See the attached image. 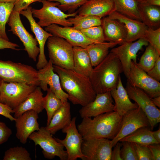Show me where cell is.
Returning <instances> with one entry per match:
<instances>
[{
	"label": "cell",
	"mask_w": 160,
	"mask_h": 160,
	"mask_svg": "<svg viewBox=\"0 0 160 160\" xmlns=\"http://www.w3.org/2000/svg\"><path fill=\"white\" fill-rule=\"evenodd\" d=\"M54 71L59 76L61 87L74 105L84 106L93 101L96 94L89 77L73 70L53 65Z\"/></svg>",
	"instance_id": "1"
},
{
	"label": "cell",
	"mask_w": 160,
	"mask_h": 160,
	"mask_svg": "<svg viewBox=\"0 0 160 160\" xmlns=\"http://www.w3.org/2000/svg\"><path fill=\"white\" fill-rule=\"evenodd\" d=\"M122 116L115 111L82 118L77 127L84 140L93 138L113 140L120 129Z\"/></svg>",
	"instance_id": "2"
},
{
	"label": "cell",
	"mask_w": 160,
	"mask_h": 160,
	"mask_svg": "<svg viewBox=\"0 0 160 160\" xmlns=\"http://www.w3.org/2000/svg\"><path fill=\"white\" fill-rule=\"evenodd\" d=\"M123 72L122 66L118 57L110 52L93 68L89 77L96 94L110 91L116 88L119 77Z\"/></svg>",
	"instance_id": "3"
},
{
	"label": "cell",
	"mask_w": 160,
	"mask_h": 160,
	"mask_svg": "<svg viewBox=\"0 0 160 160\" xmlns=\"http://www.w3.org/2000/svg\"><path fill=\"white\" fill-rule=\"evenodd\" d=\"M0 79L7 82L39 86L38 71L31 66L11 61L0 60Z\"/></svg>",
	"instance_id": "4"
},
{
	"label": "cell",
	"mask_w": 160,
	"mask_h": 160,
	"mask_svg": "<svg viewBox=\"0 0 160 160\" xmlns=\"http://www.w3.org/2000/svg\"><path fill=\"white\" fill-rule=\"evenodd\" d=\"M42 7L39 9H31L33 17L39 19L37 24L41 27H46L52 24L63 27H71L72 24L68 20L69 17L77 15V11L71 14H66L58 7L60 3L45 0L42 2Z\"/></svg>",
	"instance_id": "5"
},
{
	"label": "cell",
	"mask_w": 160,
	"mask_h": 160,
	"mask_svg": "<svg viewBox=\"0 0 160 160\" xmlns=\"http://www.w3.org/2000/svg\"><path fill=\"white\" fill-rule=\"evenodd\" d=\"M47 40L49 57L53 65L73 70V47L65 39L57 36L52 35Z\"/></svg>",
	"instance_id": "6"
},
{
	"label": "cell",
	"mask_w": 160,
	"mask_h": 160,
	"mask_svg": "<svg viewBox=\"0 0 160 160\" xmlns=\"http://www.w3.org/2000/svg\"><path fill=\"white\" fill-rule=\"evenodd\" d=\"M37 86L25 83L7 82L1 80L0 102L13 109L24 101Z\"/></svg>",
	"instance_id": "7"
},
{
	"label": "cell",
	"mask_w": 160,
	"mask_h": 160,
	"mask_svg": "<svg viewBox=\"0 0 160 160\" xmlns=\"http://www.w3.org/2000/svg\"><path fill=\"white\" fill-rule=\"evenodd\" d=\"M51 134L42 127L36 132H33L28 138L32 140L35 145H39L43 149L44 157L52 159L55 156L59 157L61 160H67L68 155L64 146L52 137Z\"/></svg>",
	"instance_id": "8"
},
{
	"label": "cell",
	"mask_w": 160,
	"mask_h": 160,
	"mask_svg": "<svg viewBox=\"0 0 160 160\" xmlns=\"http://www.w3.org/2000/svg\"><path fill=\"white\" fill-rule=\"evenodd\" d=\"M10 27L9 31L17 36L22 42L29 57L34 61L39 55L40 50L36 39L26 29L21 21L19 12L13 10L7 23Z\"/></svg>",
	"instance_id": "9"
},
{
	"label": "cell",
	"mask_w": 160,
	"mask_h": 160,
	"mask_svg": "<svg viewBox=\"0 0 160 160\" xmlns=\"http://www.w3.org/2000/svg\"><path fill=\"white\" fill-rule=\"evenodd\" d=\"M125 89L129 98L136 103L148 118L152 130L160 121V110L150 97L142 89L131 85L127 82Z\"/></svg>",
	"instance_id": "10"
},
{
	"label": "cell",
	"mask_w": 160,
	"mask_h": 160,
	"mask_svg": "<svg viewBox=\"0 0 160 160\" xmlns=\"http://www.w3.org/2000/svg\"><path fill=\"white\" fill-rule=\"evenodd\" d=\"M127 82L132 86L139 88L150 97L160 96V83L150 76L132 61Z\"/></svg>",
	"instance_id": "11"
},
{
	"label": "cell",
	"mask_w": 160,
	"mask_h": 160,
	"mask_svg": "<svg viewBox=\"0 0 160 160\" xmlns=\"http://www.w3.org/2000/svg\"><path fill=\"white\" fill-rule=\"evenodd\" d=\"M76 117H73L70 124L62 129L63 133L66 134L64 139L61 140L54 137L66 148L68 160H76L78 158L84 160L85 158L81 151V145L84 139L76 126Z\"/></svg>",
	"instance_id": "12"
},
{
	"label": "cell",
	"mask_w": 160,
	"mask_h": 160,
	"mask_svg": "<svg viewBox=\"0 0 160 160\" xmlns=\"http://www.w3.org/2000/svg\"><path fill=\"white\" fill-rule=\"evenodd\" d=\"M150 126L146 115L138 106L122 116L121 127L119 131L112 140L111 145L112 147L124 137L132 133L137 129L143 127Z\"/></svg>",
	"instance_id": "13"
},
{
	"label": "cell",
	"mask_w": 160,
	"mask_h": 160,
	"mask_svg": "<svg viewBox=\"0 0 160 160\" xmlns=\"http://www.w3.org/2000/svg\"><path fill=\"white\" fill-rule=\"evenodd\" d=\"M112 148L108 139L93 138L84 140L81 151L84 160H111Z\"/></svg>",
	"instance_id": "14"
},
{
	"label": "cell",
	"mask_w": 160,
	"mask_h": 160,
	"mask_svg": "<svg viewBox=\"0 0 160 160\" xmlns=\"http://www.w3.org/2000/svg\"><path fill=\"white\" fill-rule=\"evenodd\" d=\"M38 77L40 82L39 86L42 90L47 91L49 85V88L63 104L68 102V95L62 88L59 77L54 72L53 64L50 60L45 66L38 70Z\"/></svg>",
	"instance_id": "15"
},
{
	"label": "cell",
	"mask_w": 160,
	"mask_h": 160,
	"mask_svg": "<svg viewBox=\"0 0 160 160\" xmlns=\"http://www.w3.org/2000/svg\"><path fill=\"white\" fill-rule=\"evenodd\" d=\"M149 43L143 38L135 42H125L120 46L112 49L111 50L118 57L121 64L123 72L127 78L129 71L131 63L132 61L137 64V53L144 46H147Z\"/></svg>",
	"instance_id": "16"
},
{
	"label": "cell",
	"mask_w": 160,
	"mask_h": 160,
	"mask_svg": "<svg viewBox=\"0 0 160 160\" xmlns=\"http://www.w3.org/2000/svg\"><path fill=\"white\" fill-rule=\"evenodd\" d=\"M45 30L53 35L63 38L73 47H80L86 48L88 45L99 43L87 37L80 30L73 27H61L52 24L45 27Z\"/></svg>",
	"instance_id": "17"
},
{
	"label": "cell",
	"mask_w": 160,
	"mask_h": 160,
	"mask_svg": "<svg viewBox=\"0 0 160 160\" xmlns=\"http://www.w3.org/2000/svg\"><path fill=\"white\" fill-rule=\"evenodd\" d=\"M115 106L110 91L96 94L92 102L82 106L79 112L82 118L94 117L102 114L114 111Z\"/></svg>",
	"instance_id": "18"
},
{
	"label": "cell",
	"mask_w": 160,
	"mask_h": 160,
	"mask_svg": "<svg viewBox=\"0 0 160 160\" xmlns=\"http://www.w3.org/2000/svg\"><path fill=\"white\" fill-rule=\"evenodd\" d=\"M32 8L31 7L29 6L26 9L20 11L19 13L25 17L28 21L31 30L35 34V38L39 45L40 52L36 64V68L39 70L45 66L48 62L44 53V47L48 38L53 35L44 30L36 22L32 14Z\"/></svg>",
	"instance_id": "19"
},
{
	"label": "cell",
	"mask_w": 160,
	"mask_h": 160,
	"mask_svg": "<svg viewBox=\"0 0 160 160\" xmlns=\"http://www.w3.org/2000/svg\"><path fill=\"white\" fill-rule=\"evenodd\" d=\"M38 118V114L33 110L26 111L15 118L16 136L21 143H26L30 135L39 129Z\"/></svg>",
	"instance_id": "20"
},
{
	"label": "cell",
	"mask_w": 160,
	"mask_h": 160,
	"mask_svg": "<svg viewBox=\"0 0 160 160\" xmlns=\"http://www.w3.org/2000/svg\"><path fill=\"white\" fill-rule=\"evenodd\" d=\"M122 23L127 31L125 42H130L143 38L147 27L142 21L135 20L115 11L108 16Z\"/></svg>",
	"instance_id": "21"
},
{
	"label": "cell",
	"mask_w": 160,
	"mask_h": 160,
	"mask_svg": "<svg viewBox=\"0 0 160 160\" xmlns=\"http://www.w3.org/2000/svg\"><path fill=\"white\" fill-rule=\"evenodd\" d=\"M114 0H89L80 7L79 15H89L102 18L116 11Z\"/></svg>",
	"instance_id": "22"
},
{
	"label": "cell",
	"mask_w": 160,
	"mask_h": 160,
	"mask_svg": "<svg viewBox=\"0 0 160 160\" xmlns=\"http://www.w3.org/2000/svg\"><path fill=\"white\" fill-rule=\"evenodd\" d=\"M105 41L121 45L125 42L127 33L124 25L108 16L102 18L101 25Z\"/></svg>",
	"instance_id": "23"
},
{
	"label": "cell",
	"mask_w": 160,
	"mask_h": 160,
	"mask_svg": "<svg viewBox=\"0 0 160 160\" xmlns=\"http://www.w3.org/2000/svg\"><path fill=\"white\" fill-rule=\"evenodd\" d=\"M110 92L115 102L114 111L121 116H123L138 107L136 103H133L131 101L127 91L123 85L120 75L119 78L116 88Z\"/></svg>",
	"instance_id": "24"
},
{
	"label": "cell",
	"mask_w": 160,
	"mask_h": 160,
	"mask_svg": "<svg viewBox=\"0 0 160 160\" xmlns=\"http://www.w3.org/2000/svg\"><path fill=\"white\" fill-rule=\"evenodd\" d=\"M43 95L40 87L37 86L24 101L13 109L14 117L16 118L30 110L33 111L38 114L41 112L44 109Z\"/></svg>",
	"instance_id": "25"
},
{
	"label": "cell",
	"mask_w": 160,
	"mask_h": 160,
	"mask_svg": "<svg viewBox=\"0 0 160 160\" xmlns=\"http://www.w3.org/2000/svg\"><path fill=\"white\" fill-rule=\"evenodd\" d=\"M71 119L70 105L68 101L56 111L49 124L45 127L50 134L54 135L68 125Z\"/></svg>",
	"instance_id": "26"
},
{
	"label": "cell",
	"mask_w": 160,
	"mask_h": 160,
	"mask_svg": "<svg viewBox=\"0 0 160 160\" xmlns=\"http://www.w3.org/2000/svg\"><path fill=\"white\" fill-rule=\"evenodd\" d=\"M73 52V70L89 77L93 68L86 49L80 47H74Z\"/></svg>",
	"instance_id": "27"
},
{
	"label": "cell",
	"mask_w": 160,
	"mask_h": 160,
	"mask_svg": "<svg viewBox=\"0 0 160 160\" xmlns=\"http://www.w3.org/2000/svg\"><path fill=\"white\" fill-rule=\"evenodd\" d=\"M138 8L141 21L148 27H159L160 9L159 6L138 2Z\"/></svg>",
	"instance_id": "28"
},
{
	"label": "cell",
	"mask_w": 160,
	"mask_h": 160,
	"mask_svg": "<svg viewBox=\"0 0 160 160\" xmlns=\"http://www.w3.org/2000/svg\"><path fill=\"white\" fill-rule=\"evenodd\" d=\"M118 44L117 43L108 42L94 43L87 46L85 48L90 57L92 65L95 67L101 62L108 55L110 48Z\"/></svg>",
	"instance_id": "29"
},
{
	"label": "cell",
	"mask_w": 160,
	"mask_h": 160,
	"mask_svg": "<svg viewBox=\"0 0 160 160\" xmlns=\"http://www.w3.org/2000/svg\"><path fill=\"white\" fill-rule=\"evenodd\" d=\"M148 127H140L124 137L119 142L127 141L144 145L159 143L155 139L152 131Z\"/></svg>",
	"instance_id": "30"
},
{
	"label": "cell",
	"mask_w": 160,
	"mask_h": 160,
	"mask_svg": "<svg viewBox=\"0 0 160 160\" xmlns=\"http://www.w3.org/2000/svg\"><path fill=\"white\" fill-rule=\"evenodd\" d=\"M116 11L130 18L141 21L136 0H114Z\"/></svg>",
	"instance_id": "31"
},
{
	"label": "cell",
	"mask_w": 160,
	"mask_h": 160,
	"mask_svg": "<svg viewBox=\"0 0 160 160\" xmlns=\"http://www.w3.org/2000/svg\"><path fill=\"white\" fill-rule=\"evenodd\" d=\"M74 28L79 30L101 25L102 18L89 15H79L67 19Z\"/></svg>",
	"instance_id": "32"
},
{
	"label": "cell",
	"mask_w": 160,
	"mask_h": 160,
	"mask_svg": "<svg viewBox=\"0 0 160 160\" xmlns=\"http://www.w3.org/2000/svg\"><path fill=\"white\" fill-rule=\"evenodd\" d=\"M47 91V95L43 98V105L47 113L46 126H47L49 124L55 113L63 103L50 88H48Z\"/></svg>",
	"instance_id": "33"
},
{
	"label": "cell",
	"mask_w": 160,
	"mask_h": 160,
	"mask_svg": "<svg viewBox=\"0 0 160 160\" xmlns=\"http://www.w3.org/2000/svg\"><path fill=\"white\" fill-rule=\"evenodd\" d=\"M160 54L156 49L149 44L137 65L147 73L153 67L156 61L160 57Z\"/></svg>",
	"instance_id": "34"
},
{
	"label": "cell",
	"mask_w": 160,
	"mask_h": 160,
	"mask_svg": "<svg viewBox=\"0 0 160 160\" xmlns=\"http://www.w3.org/2000/svg\"><path fill=\"white\" fill-rule=\"evenodd\" d=\"M14 4L0 2V37L9 41L6 31V25L13 10Z\"/></svg>",
	"instance_id": "35"
},
{
	"label": "cell",
	"mask_w": 160,
	"mask_h": 160,
	"mask_svg": "<svg viewBox=\"0 0 160 160\" xmlns=\"http://www.w3.org/2000/svg\"><path fill=\"white\" fill-rule=\"evenodd\" d=\"M3 160H31L28 151L22 146L12 147L5 152Z\"/></svg>",
	"instance_id": "36"
},
{
	"label": "cell",
	"mask_w": 160,
	"mask_h": 160,
	"mask_svg": "<svg viewBox=\"0 0 160 160\" xmlns=\"http://www.w3.org/2000/svg\"><path fill=\"white\" fill-rule=\"evenodd\" d=\"M60 3L57 7L63 12L67 11L68 13L71 14L89 0H49Z\"/></svg>",
	"instance_id": "37"
},
{
	"label": "cell",
	"mask_w": 160,
	"mask_h": 160,
	"mask_svg": "<svg viewBox=\"0 0 160 160\" xmlns=\"http://www.w3.org/2000/svg\"><path fill=\"white\" fill-rule=\"evenodd\" d=\"M143 39L148 42L160 54V28L154 29L148 27Z\"/></svg>",
	"instance_id": "38"
},
{
	"label": "cell",
	"mask_w": 160,
	"mask_h": 160,
	"mask_svg": "<svg viewBox=\"0 0 160 160\" xmlns=\"http://www.w3.org/2000/svg\"><path fill=\"white\" fill-rule=\"evenodd\" d=\"M80 31L89 39L99 43L103 42L105 41L101 25L93 26Z\"/></svg>",
	"instance_id": "39"
},
{
	"label": "cell",
	"mask_w": 160,
	"mask_h": 160,
	"mask_svg": "<svg viewBox=\"0 0 160 160\" xmlns=\"http://www.w3.org/2000/svg\"><path fill=\"white\" fill-rule=\"evenodd\" d=\"M121 142V156L122 160H138L132 142L127 141Z\"/></svg>",
	"instance_id": "40"
},
{
	"label": "cell",
	"mask_w": 160,
	"mask_h": 160,
	"mask_svg": "<svg viewBox=\"0 0 160 160\" xmlns=\"http://www.w3.org/2000/svg\"><path fill=\"white\" fill-rule=\"evenodd\" d=\"M132 143L138 160H153L151 153L147 145Z\"/></svg>",
	"instance_id": "41"
},
{
	"label": "cell",
	"mask_w": 160,
	"mask_h": 160,
	"mask_svg": "<svg viewBox=\"0 0 160 160\" xmlns=\"http://www.w3.org/2000/svg\"><path fill=\"white\" fill-rule=\"evenodd\" d=\"M12 133L11 129L4 123L0 121V145L7 142Z\"/></svg>",
	"instance_id": "42"
},
{
	"label": "cell",
	"mask_w": 160,
	"mask_h": 160,
	"mask_svg": "<svg viewBox=\"0 0 160 160\" xmlns=\"http://www.w3.org/2000/svg\"><path fill=\"white\" fill-rule=\"evenodd\" d=\"M45 0H17L14 4L13 10L20 12L25 10L32 3L38 2H42Z\"/></svg>",
	"instance_id": "43"
},
{
	"label": "cell",
	"mask_w": 160,
	"mask_h": 160,
	"mask_svg": "<svg viewBox=\"0 0 160 160\" xmlns=\"http://www.w3.org/2000/svg\"><path fill=\"white\" fill-rule=\"evenodd\" d=\"M147 73L156 81H160V57L156 61L153 67Z\"/></svg>",
	"instance_id": "44"
},
{
	"label": "cell",
	"mask_w": 160,
	"mask_h": 160,
	"mask_svg": "<svg viewBox=\"0 0 160 160\" xmlns=\"http://www.w3.org/2000/svg\"><path fill=\"white\" fill-rule=\"evenodd\" d=\"M13 113L12 109L7 105L0 102V115L9 119L11 121H15V118L11 114Z\"/></svg>",
	"instance_id": "45"
},
{
	"label": "cell",
	"mask_w": 160,
	"mask_h": 160,
	"mask_svg": "<svg viewBox=\"0 0 160 160\" xmlns=\"http://www.w3.org/2000/svg\"><path fill=\"white\" fill-rule=\"evenodd\" d=\"M147 145L151 153L153 160H160V143L152 144Z\"/></svg>",
	"instance_id": "46"
},
{
	"label": "cell",
	"mask_w": 160,
	"mask_h": 160,
	"mask_svg": "<svg viewBox=\"0 0 160 160\" xmlns=\"http://www.w3.org/2000/svg\"><path fill=\"white\" fill-rule=\"evenodd\" d=\"M19 46L16 43H12L0 37V49H10L13 50H19L17 49Z\"/></svg>",
	"instance_id": "47"
},
{
	"label": "cell",
	"mask_w": 160,
	"mask_h": 160,
	"mask_svg": "<svg viewBox=\"0 0 160 160\" xmlns=\"http://www.w3.org/2000/svg\"><path fill=\"white\" fill-rule=\"evenodd\" d=\"M121 143L118 142L115 145L113 151H112L111 160H122L121 156Z\"/></svg>",
	"instance_id": "48"
},
{
	"label": "cell",
	"mask_w": 160,
	"mask_h": 160,
	"mask_svg": "<svg viewBox=\"0 0 160 160\" xmlns=\"http://www.w3.org/2000/svg\"><path fill=\"white\" fill-rule=\"evenodd\" d=\"M141 3H145L150 5L159 7L160 0H146L144 2Z\"/></svg>",
	"instance_id": "49"
},
{
	"label": "cell",
	"mask_w": 160,
	"mask_h": 160,
	"mask_svg": "<svg viewBox=\"0 0 160 160\" xmlns=\"http://www.w3.org/2000/svg\"><path fill=\"white\" fill-rule=\"evenodd\" d=\"M152 133L155 139L159 143H160V129L155 131H152Z\"/></svg>",
	"instance_id": "50"
},
{
	"label": "cell",
	"mask_w": 160,
	"mask_h": 160,
	"mask_svg": "<svg viewBox=\"0 0 160 160\" xmlns=\"http://www.w3.org/2000/svg\"><path fill=\"white\" fill-rule=\"evenodd\" d=\"M151 100L154 105L160 108V96L151 98Z\"/></svg>",
	"instance_id": "51"
},
{
	"label": "cell",
	"mask_w": 160,
	"mask_h": 160,
	"mask_svg": "<svg viewBox=\"0 0 160 160\" xmlns=\"http://www.w3.org/2000/svg\"><path fill=\"white\" fill-rule=\"evenodd\" d=\"M17 0H0V2H9L14 4Z\"/></svg>",
	"instance_id": "52"
},
{
	"label": "cell",
	"mask_w": 160,
	"mask_h": 160,
	"mask_svg": "<svg viewBox=\"0 0 160 160\" xmlns=\"http://www.w3.org/2000/svg\"><path fill=\"white\" fill-rule=\"evenodd\" d=\"M146 0H137V1L139 3H143Z\"/></svg>",
	"instance_id": "53"
},
{
	"label": "cell",
	"mask_w": 160,
	"mask_h": 160,
	"mask_svg": "<svg viewBox=\"0 0 160 160\" xmlns=\"http://www.w3.org/2000/svg\"><path fill=\"white\" fill-rule=\"evenodd\" d=\"M1 80V79H0V84Z\"/></svg>",
	"instance_id": "54"
},
{
	"label": "cell",
	"mask_w": 160,
	"mask_h": 160,
	"mask_svg": "<svg viewBox=\"0 0 160 160\" xmlns=\"http://www.w3.org/2000/svg\"></svg>",
	"instance_id": "55"
}]
</instances>
